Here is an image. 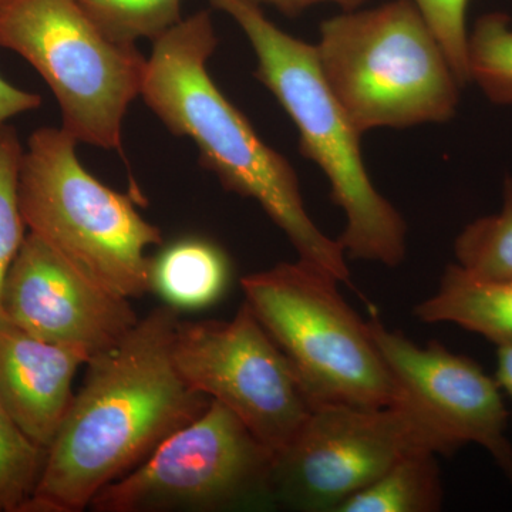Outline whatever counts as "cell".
<instances>
[{"instance_id":"6da1fadb","label":"cell","mask_w":512,"mask_h":512,"mask_svg":"<svg viewBox=\"0 0 512 512\" xmlns=\"http://www.w3.org/2000/svg\"><path fill=\"white\" fill-rule=\"evenodd\" d=\"M178 313L158 306L119 345L87 362L23 512L87 510L104 487L207 410L210 397L192 389L175 365Z\"/></svg>"},{"instance_id":"7a4b0ae2","label":"cell","mask_w":512,"mask_h":512,"mask_svg":"<svg viewBox=\"0 0 512 512\" xmlns=\"http://www.w3.org/2000/svg\"><path fill=\"white\" fill-rule=\"evenodd\" d=\"M217 46L210 13L178 22L153 42L141 97L171 133L194 141L202 165L225 190L261 205L301 261L349 282L345 249L309 217L292 165L211 79L207 64Z\"/></svg>"},{"instance_id":"3957f363","label":"cell","mask_w":512,"mask_h":512,"mask_svg":"<svg viewBox=\"0 0 512 512\" xmlns=\"http://www.w3.org/2000/svg\"><path fill=\"white\" fill-rule=\"evenodd\" d=\"M244 30L256 55L255 76L279 101L299 131V150L330 184V200L346 215L338 239L346 256L400 265L406 256L402 214L376 190L360 153V136L330 90L316 47L274 25L249 0H210Z\"/></svg>"},{"instance_id":"277c9868","label":"cell","mask_w":512,"mask_h":512,"mask_svg":"<svg viewBox=\"0 0 512 512\" xmlns=\"http://www.w3.org/2000/svg\"><path fill=\"white\" fill-rule=\"evenodd\" d=\"M316 56L360 134L444 123L456 113V73L413 0L346 12L320 26Z\"/></svg>"},{"instance_id":"5b68a950","label":"cell","mask_w":512,"mask_h":512,"mask_svg":"<svg viewBox=\"0 0 512 512\" xmlns=\"http://www.w3.org/2000/svg\"><path fill=\"white\" fill-rule=\"evenodd\" d=\"M63 128L42 127L23 148L19 210L29 232L77 271L127 299L151 292L148 249L161 229L141 217L127 195L93 177Z\"/></svg>"},{"instance_id":"8992f818","label":"cell","mask_w":512,"mask_h":512,"mask_svg":"<svg viewBox=\"0 0 512 512\" xmlns=\"http://www.w3.org/2000/svg\"><path fill=\"white\" fill-rule=\"evenodd\" d=\"M338 284L301 259L241 279L245 302L288 357L313 407L394 406L400 392L369 322Z\"/></svg>"},{"instance_id":"52a82bcc","label":"cell","mask_w":512,"mask_h":512,"mask_svg":"<svg viewBox=\"0 0 512 512\" xmlns=\"http://www.w3.org/2000/svg\"><path fill=\"white\" fill-rule=\"evenodd\" d=\"M0 47L45 79L77 143L121 150L124 117L146 74L136 46L111 42L76 0H0Z\"/></svg>"},{"instance_id":"ba28073f","label":"cell","mask_w":512,"mask_h":512,"mask_svg":"<svg viewBox=\"0 0 512 512\" xmlns=\"http://www.w3.org/2000/svg\"><path fill=\"white\" fill-rule=\"evenodd\" d=\"M275 453L221 403L94 497V512L275 510Z\"/></svg>"},{"instance_id":"9c48e42d","label":"cell","mask_w":512,"mask_h":512,"mask_svg":"<svg viewBox=\"0 0 512 512\" xmlns=\"http://www.w3.org/2000/svg\"><path fill=\"white\" fill-rule=\"evenodd\" d=\"M424 450L439 456L454 453L419 413L402 403L315 407L291 443L275 454V507L336 512L397 461Z\"/></svg>"},{"instance_id":"30bf717a","label":"cell","mask_w":512,"mask_h":512,"mask_svg":"<svg viewBox=\"0 0 512 512\" xmlns=\"http://www.w3.org/2000/svg\"><path fill=\"white\" fill-rule=\"evenodd\" d=\"M173 355L192 389L231 410L275 454L315 409L247 302L229 320H178Z\"/></svg>"},{"instance_id":"8fae6325","label":"cell","mask_w":512,"mask_h":512,"mask_svg":"<svg viewBox=\"0 0 512 512\" xmlns=\"http://www.w3.org/2000/svg\"><path fill=\"white\" fill-rule=\"evenodd\" d=\"M367 322L399 389V403L419 413L454 451L470 443L483 447L512 483L510 414L497 380L436 340L420 346L386 328L377 315Z\"/></svg>"},{"instance_id":"7c38bea8","label":"cell","mask_w":512,"mask_h":512,"mask_svg":"<svg viewBox=\"0 0 512 512\" xmlns=\"http://www.w3.org/2000/svg\"><path fill=\"white\" fill-rule=\"evenodd\" d=\"M2 308L15 328L89 360L119 345L140 320L130 299L84 276L32 232L6 275Z\"/></svg>"},{"instance_id":"4fadbf2b","label":"cell","mask_w":512,"mask_h":512,"mask_svg":"<svg viewBox=\"0 0 512 512\" xmlns=\"http://www.w3.org/2000/svg\"><path fill=\"white\" fill-rule=\"evenodd\" d=\"M89 359L77 350L0 328V403L37 446L55 440L73 402V382Z\"/></svg>"},{"instance_id":"5bb4252c","label":"cell","mask_w":512,"mask_h":512,"mask_svg":"<svg viewBox=\"0 0 512 512\" xmlns=\"http://www.w3.org/2000/svg\"><path fill=\"white\" fill-rule=\"evenodd\" d=\"M420 322L450 323L495 345H512V279L481 278L448 265L439 288L414 308Z\"/></svg>"},{"instance_id":"9a60e30c","label":"cell","mask_w":512,"mask_h":512,"mask_svg":"<svg viewBox=\"0 0 512 512\" xmlns=\"http://www.w3.org/2000/svg\"><path fill=\"white\" fill-rule=\"evenodd\" d=\"M228 281L227 255L205 239H180L151 261V291L178 312L207 308L217 302Z\"/></svg>"},{"instance_id":"2e32d148","label":"cell","mask_w":512,"mask_h":512,"mask_svg":"<svg viewBox=\"0 0 512 512\" xmlns=\"http://www.w3.org/2000/svg\"><path fill=\"white\" fill-rule=\"evenodd\" d=\"M437 456L427 450L409 454L340 504L336 512L439 511L444 493Z\"/></svg>"},{"instance_id":"e0dca14e","label":"cell","mask_w":512,"mask_h":512,"mask_svg":"<svg viewBox=\"0 0 512 512\" xmlns=\"http://www.w3.org/2000/svg\"><path fill=\"white\" fill-rule=\"evenodd\" d=\"M111 42L136 46L151 42L181 22L183 0H76Z\"/></svg>"},{"instance_id":"ac0fdd59","label":"cell","mask_w":512,"mask_h":512,"mask_svg":"<svg viewBox=\"0 0 512 512\" xmlns=\"http://www.w3.org/2000/svg\"><path fill=\"white\" fill-rule=\"evenodd\" d=\"M467 66L470 83L501 106H512V29L504 13L481 16L468 33Z\"/></svg>"},{"instance_id":"d6986e66","label":"cell","mask_w":512,"mask_h":512,"mask_svg":"<svg viewBox=\"0 0 512 512\" xmlns=\"http://www.w3.org/2000/svg\"><path fill=\"white\" fill-rule=\"evenodd\" d=\"M457 265L488 279H512V178L505 181L503 210L478 218L454 244Z\"/></svg>"},{"instance_id":"ffe728a7","label":"cell","mask_w":512,"mask_h":512,"mask_svg":"<svg viewBox=\"0 0 512 512\" xmlns=\"http://www.w3.org/2000/svg\"><path fill=\"white\" fill-rule=\"evenodd\" d=\"M46 453L0 403V512L25 510L42 476Z\"/></svg>"},{"instance_id":"44dd1931","label":"cell","mask_w":512,"mask_h":512,"mask_svg":"<svg viewBox=\"0 0 512 512\" xmlns=\"http://www.w3.org/2000/svg\"><path fill=\"white\" fill-rule=\"evenodd\" d=\"M23 147L15 128L0 127V328L9 325L2 308V289L13 259L26 237L19 210L18 174Z\"/></svg>"},{"instance_id":"7402d4cb","label":"cell","mask_w":512,"mask_h":512,"mask_svg":"<svg viewBox=\"0 0 512 512\" xmlns=\"http://www.w3.org/2000/svg\"><path fill=\"white\" fill-rule=\"evenodd\" d=\"M446 53L461 87L470 83L467 66V10L470 0H413Z\"/></svg>"},{"instance_id":"603a6c76","label":"cell","mask_w":512,"mask_h":512,"mask_svg":"<svg viewBox=\"0 0 512 512\" xmlns=\"http://www.w3.org/2000/svg\"><path fill=\"white\" fill-rule=\"evenodd\" d=\"M42 97L12 86L0 77V127L18 114L39 109Z\"/></svg>"},{"instance_id":"cb8c5ba5","label":"cell","mask_w":512,"mask_h":512,"mask_svg":"<svg viewBox=\"0 0 512 512\" xmlns=\"http://www.w3.org/2000/svg\"><path fill=\"white\" fill-rule=\"evenodd\" d=\"M249 2H254L256 5L265 3V5L275 6L285 15L295 16L313 5H319V3H335V5L342 6L343 9L352 10L365 3L366 0H249Z\"/></svg>"},{"instance_id":"d4e9b609","label":"cell","mask_w":512,"mask_h":512,"mask_svg":"<svg viewBox=\"0 0 512 512\" xmlns=\"http://www.w3.org/2000/svg\"><path fill=\"white\" fill-rule=\"evenodd\" d=\"M497 348L495 380L512 402V345H500Z\"/></svg>"}]
</instances>
